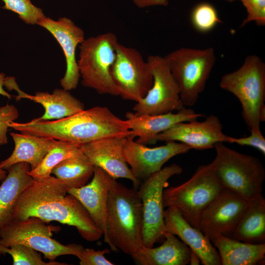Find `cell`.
Returning <instances> with one entry per match:
<instances>
[{"instance_id": "cell-11", "label": "cell", "mask_w": 265, "mask_h": 265, "mask_svg": "<svg viewBox=\"0 0 265 265\" xmlns=\"http://www.w3.org/2000/svg\"><path fill=\"white\" fill-rule=\"evenodd\" d=\"M116 57L111 75L123 99L138 103L147 94L153 82L149 64L136 49L118 41L115 45Z\"/></svg>"}, {"instance_id": "cell-8", "label": "cell", "mask_w": 265, "mask_h": 265, "mask_svg": "<svg viewBox=\"0 0 265 265\" xmlns=\"http://www.w3.org/2000/svg\"><path fill=\"white\" fill-rule=\"evenodd\" d=\"M117 41L113 33L106 32L85 39L79 45L77 63L84 86L100 94L118 96L111 75Z\"/></svg>"}, {"instance_id": "cell-13", "label": "cell", "mask_w": 265, "mask_h": 265, "mask_svg": "<svg viewBox=\"0 0 265 265\" xmlns=\"http://www.w3.org/2000/svg\"><path fill=\"white\" fill-rule=\"evenodd\" d=\"M248 203L240 195L224 188L203 212L198 229L210 240L218 235L229 237Z\"/></svg>"}, {"instance_id": "cell-38", "label": "cell", "mask_w": 265, "mask_h": 265, "mask_svg": "<svg viewBox=\"0 0 265 265\" xmlns=\"http://www.w3.org/2000/svg\"><path fill=\"white\" fill-rule=\"evenodd\" d=\"M5 170L0 168V182L3 181L6 176Z\"/></svg>"}, {"instance_id": "cell-35", "label": "cell", "mask_w": 265, "mask_h": 265, "mask_svg": "<svg viewBox=\"0 0 265 265\" xmlns=\"http://www.w3.org/2000/svg\"><path fill=\"white\" fill-rule=\"evenodd\" d=\"M108 249L95 250L92 248H83L78 257L80 265H113L114 264L108 260L105 255L109 253Z\"/></svg>"}, {"instance_id": "cell-24", "label": "cell", "mask_w": 265, "mask_h": 265, "mask_svg": "<svg viewBox=\"0 0 265 265\" xmlns=\"http://www.w3.org/2000/svg\"><path fill=\"white\" fill-rule=\"evenodd\" d=\"M14 142L11 155L0 162V168L8 170L14 164L22 162L30 165V170L37 167L52 147L54 139L23 133L12 132Z\"/></svg>"}, {"instance_id": "cell-32", "label": "cell", "mask_w": 265, "mask_h": 265, "mask_svg": "<svg viewBox=\"0 0 265 265\" xmlns=\"http://www.w3.org/2000/svg\"><path fill=\"white\" fill-rule=\"evenodd\" d=\"M247 11V16L241 26L250 22H255L258 26L265 25V0H240Z\"/></svg>"}, {"instance_id": "cell-21", "label": "cell", "mask_w": 265, "mask_h": 265, "mask_svg": "<svg viewBox=\"0 0 265 265\" xmlns=\"http://www.w3.org/2000/svg\"><path fill=\"white\" fill-rule=\"evenodd\" d=\"M4 86L8 90H15L17 92L18 95L15 96L17 101L26 99L41 104L45 112L41 117L37 118L40 120L61 119L84 109V106L80 100L63 88L55 89L51 94L37 92L32 95L21 90L15 78L12 77L5 78Z\"/></svg>"}, {"instance_id": "cell-22", "label": "cell", "mask_w": 265, "mask_h": 265, "mask_svg": "<svg viewBox=\"0 0 265 265\" xmlns=\"http://www.w3.org/2000/svg\"><path fill=\"white\" fill-rule=\"evenodd\" d=\"M191 250L175 235L166 232L162 244L157 247L143 246L132 256L140 265H186L190 263Z\"/></svg>"}, {"instance_id": "cell-7", "label": "cell", "mask_w": 265, "mask_h": 265, "mask_svg": "<svg viewBox=\"0 0 265 265\" xmlns=\"http://www.w3.org/2000/svg\"><path fill=\"white\" fill-rule=\"evenodd\" d=\"M164 58L178 86L183 105L194 106L205 88L215 64L213 48H181Z\"/></svg>"}, {"instance_id": "cell-12", "label": "cell", "mask_w": 265, "mask_h": 265, "mask_svg": "<svg viewBox=\"0 0 265 265\" xmlns=\"http://www.w3.org/2000/svg\"><path fill=\"white\" fill-rule=\"evenodd\" d=\"M153 77L152 87L133 107L137 114H158L178 111L185 107L178 86L164 57L152 55L147 58Z\"/></svg>"}, {"instance_id": "cell-27", "label": "cell", "mask_w": 265, "mask_h": 265, "mask_svg": "<svg viewBox=\"0 0 265 265\" xmlns=\"http://www.w3.org/2000/svg\"><path fill=\"white\" fill-rule=\"evenodd\" d=\"M94 166L80 149L64 159L52 170L53 174L68 189L78 188L85 185L93 175Z\"/></svg>"}, {"instance_id": "cell-20", "label": "cell", "mask_w": 265, "mask_h": 265, "mask_svg": "<svg viewBox=\"0 0 265 265\" xmlns=\"http://www.w3.org/2000/svg\"><path fill=\"white\" fill-rule=\"evenodd\" d=\"M91 182L78 188L67 190L89 212L96 225L106 236V218L109 191L115 179L102 168L94 166Z\"/></svg>"}, {"instance_id": "cell-15", "label": "cell", "mask_w": 265, "mask_h": 265, "mask_svg": "<svg viewBox=\"0 0 265 265\" xmlns=\"http://www.w3.org/2000/svg\"><path fill=\"white\" fill-rule=\"evenodd\" d=\"M219 118L214 114L202 121L197 119L178 123L155 138V142L173 141L182 143L190 149L203 150L214 148L219 143H228L230 136L225 134Z\"/></svg>"}, {"instance_id": "cell-6", "label": "cell", "mask_w": 265, "mask_h": 265, "mask_svg": "<svg viewBox=\"0 0 265 265\" xmlns=\"http://www.w3.org/2000/svg\"><path fill=\"white\" fill-rule=\"evenodd\" d=\"M223 188L210 164H203L186 182L164 189L163 206L177 208L190 224L198 229L203 212Z\"/></svg>"}, {"instance_id": "cell-39", "label": "cell", "mask_w": 265, "mask_h": 265, "mask_svg": "<svg viewBox=\"0 0 265 265\" xmlns=\"http://www.w3.org/2000/svg\"><path fill=\"white\" fill-rule=\"evenodd\" d=\"M226 1H228V2H233L235 0H226Z\"/></svg>"}, {"instance_id": "cell-18", "label": "cell", "mask_w": 265, "mask_h": 265, "mask_svg": "<svg viewBox=\"0 0 265 265\" xmlns=\"http://www.w3.org/2000/svg\"><path fill=\"white\" fill-rule=\"evenodd\" d=\"M166 232L178 236L204 265H221L219 254L211 241L198 229L190 224L173 206L164 211Z\"/></svg>"}, {"instance_id": "cell-2", "label": "cell", "mask_w": 265, "mask_h": 265, "mask_svg": "<svg viewBox=\"0 0 265 265\" xmlns=\"http://www.w3.org/2000/svg\"><path fill=\"white\" fill-rule=\"evenodd\" d=\"M9 128L21 133L44 136L81 145L101 138L128 137V122L106 106H96L54 121L37 118L26 123L10 122Z\"/></svg>"}, {"instance_id": "cell-10", "label": "cell", "mask_w": 265, "mask_h": 265, "mask_svg": "<svg viewBox=\"0 0 265 265\" xmlns=\"http://www.w3.org/2000/svg\"><path fill=\"white\" fill-rule=\"evenodd\" d=\"M182 171V168L177 164L167 166L143 181L137 189L142 204L143 245L145 247H153L155 243L164 239L166 231L164 222L163 190L169 179Z\"/></svg>"}, {"instance_id": "cell-26", "label": "cell", "mask_w": 265, "mask_h": 265, "mask_svg": "<svg viewBox=\"0 0 265 265\" xmlns=\"http://www.w3.org/2000/svg\"><path fill=\"white\" fill-rule=\"evenodd\" d=\"M252 243L265 240V199L262 194L248 201L247 206L229 237Z\"/></svg>"}, {"instance_id": "cell-36", "label": "cell", "mask_w": 265, "mask_h": 265, "mask_svg": "<svg viewBox=\"0 0 265 265\" xmlns=\"http://www.w3.org/2000/svg\"><path fill=\"white\" fill-rule=\"evenodd\" d=\"M132 1L136 6L140 8L154 6H166L169 3L168 0H132Z\"/></svg>"}, {"instance_id": "cell-1", "label": "cell", "mask_w": 265, "mask_h": 265, "mask_svg": "<svg viewBox=\"0 0 265 265\" xmlns=\"http://www.w3.org/2000/svg\"><path fill=\"white\" fill-rule=\"evenodd\" d=\"M36 217L48 223L56 221L76 227L88 241L98 240L103 231L89 212L55 177L34 181L19 196L13 212V220Z\"/></svg>"}, {"instance_id": "cell-19", "label": "cell", "mask_w": 265, "mask_h": 265, "mask_svg": "<svg viewBox=\"0 0 265 265\" xmlns=\"http://www.w3.org/2000/svg\"><path fill=\"white\" fill-rule=\"evenodd\" d=\"M204 116L202 113L185 107L175 113L137 114L128 112L126 114L131 131L129 137L132 139L137 137L136 141L144 144L156 143L157 135L178 123L198 119Z\"/></svg>"}, {"instance_id": "cell-30", "label": "cell", "mask_w": 265, "mask_h": 265, "mask_svg": "<svg viewBox=\"0 0 265 265\" xmlns=\"http://www.w3.org/2000/svg\"><path fill=\"white\" fill-rule=\"evenodd\" d=\"M9 254L14 265H65L64 263L55 261L44 262L36 250L22 244H15L9 247L3 246V255Z\"/></svg>"}, {"instance_id": "cell-34", "label": "cell", "mask_w": 265, "mask_h": 265, "mask_svg": "<svg viewBox=\"0 0 265 265\" xmlns=\"http://www.w3.org/2000/svg\"><path fill=\"white\" fill-rule=\"evenodd\" d=\"M249 130L250 134L247 136L237 138L230 136L228 143L254 147L265 154V137L260 128Z\"/></svg>"}, {"instance_id": "cell-16", "label": "cell", "mask_w": 265, "mask_h": 265, "mask_svg": "<svg viewBox=\"0 0 265 265\" xmlns=\"http://www.w3.org/2000/svg\"><path fill=\"white\" fill-rule=\"evenodd\" d=\"M37 25L53 35L63 52L66 70L60 80L61 87L67 91L76 89L80 78L76 51L77 47L85 39L83 30L67 17L60 18L55 21L45 16L38 21Z\"/></svg>"}, {"instance_id": "cell-17", "label": "cell", "mask_w": 265, "mask_h": 265, "mask_svg": "<svg viewBox=\"0 0 265 265\" xmlns=\"http://www.w3.org/2000/svg\"><path fill=\"white\" fill-rule=\"evenodd\" d=\"M127 137L114 136L96 140L80 145L82 152L94 166L102 168L113 178L130 180L134 188L140 182L134 176L124 155Z\"/></svg>"}, {"instance_id": "cell-9", "label": "cell", "mask_w": 265, "mask_h": 265, "mask_svg": "<svg viewBox=\"0 0 265 265\" xmlns=\"http://www.w3.org/2000/svg\"><path fill=\"white\" fill-rule=\"evenodd\" d=\"M46 223L36 217L12 220L0 230V245L6 247L24 245L41 252L50 261L62 255L78 257L84 247L76 243L64 245L53 238L52 232L57 227Z\"/></svg>"}, {"instance_id": "cell-31", "label": "cell", "mask_w": 265, "mask_h": 265, "mask_svg": "<svg viewBox=\"0 0 265 265\" xmlns=\"http://www.w3.org/2000/svg\"><path fill=\"white\" fill-rule=\"evenodd\" d=\"M2 8L17 14L26 24L37 25L38 21L45 17L42 10L32 4L30 0H1Z\"/></svg>"}, {"instance_id": "cell-37", "label": "cell", "mask_w": 265, "mask_h": 265, "mask_svg": "<svg viewBox=\"0 0 265 265\" xmlns=\"http://www.w3.org/2000/svg\"><path fill=\"white\" fill-rule=\"evenodd\" d=\"M5 78V74L4 73H0V95L8 99H11V95L7 93L3 88Z\"/></svg>"}, {"instance_id": "cell-5", "label": "cell", "mask_w": 265, "mask_h": 265, "mask_svg": "<svg viewBox=\"0 0 265 265\" xmlns=\"http://www.w3.org/2000/svg\"><path fill=\"white\" fill-rule=\"evenodd\" d=\"M215 157L210 163L224 188L247 201L262 194L265 169L259 159L216 144Z\"/></svg>"}, {"instance_id": "cell-4", "label": "cell", "mask_w": 265, "mask_h": 265, "mask_svg": "<svg viewBox=\"0 0 265 265\" xmlns=\"http://www.w3.org/2000/svg\"><path fill=\"white\" fill-rule=\"evenodd\" d=\"M219 86L238 98L249 129L260 128L265 121V63L262 59L256 55L247 56L238 69L222 77Z\"/></svg>"}, {"instance_id": "cell-25", "label": "cell", "mask_w": 265, "mask_h": 265, "mask_svg": "<svg viewBox=\"0 0 265 265\" xmlns=\"http://www.w3.org/2000/svg\"><path fill=\"white\" fill-rule=\"evenodd\" d=\"M210 240L217 249L221 265H255L265 258V243L245 242L223 235Z\"/></svg>"}, {"instance_id": "cell-28", "label": "cell", "mask_w": 265, "mask_h": 265, "mask_svg": "<svg viewBox=\"0 0 265 265\" xmlns=\"http://www.w3.org/2000/svg\"><path fill=\"white\" fill-rule=\"evenodd\" d=\"M80 145L54 139L53 145L40 164L30 170L29 174L35 180H41L50 177L53 169L64 159L72 156Z\"/></svg>"}, {"instance_id": "cell-3", "label": "cell", "mask_w": 265, "mask_h": 265, "mask_svg": "<svg viewBox=\"0 0 265 265\" xmlns=\"http://www.w3.org/2000/svg\"><path fill=\"white\" fill-rule=\"evenodd\" d=\"M142 204L137 189L115 179L109 191L104 241L114 252L132 256L143 246Z\"/></svg>"}, {"instance_id": "cell-29", "label": "cell", "mask_w": 265, "mask_h": 265, "mask_svg": "<svg viewBox=\"0 0 265 265\" xmlns=\"http://www.w3.org/2000/svg\"><path fill=\"white\" fill-rule=\"evenodd\" d=\"M193 27L200 32H207L222 22L215 8L211 4L203 2L197 4L191 13Z\"/></svg>"}, {"instance_id": "cell-23", "label": "cell", "mask_w": 265, "mask_h": 265, "mask_svg": "<svg viewBox=\"0 0 265 265\" xmlns=\"http://www.w3.org/2000/svg\"><path fill=\"white\" fill-rule=\"evenodd\" d=\"M30 165L22 162L12 165L0 186V230L13 220V212L20 195L34 179Z\"/></svg>"}, {"instance_id": "cell-14", "label": "cell", "mask_w": 265, "mask_h": 265, "mask_svg": "<svg viewBox=\"0 0 265 265\" xmlns=\"http://www.w3.org/2000/svg\"><path fill=\"white\" fill-rule=\"evenodd\" d=\"M190 149L182 143L173 141L150 148L128 136L124 143V155L133 175L140 182L160 170L173 157Z\"/></svg>"}, {"instance_id": "cell-33", "label": "cell", "mask_w": 265, "mask_h": 265, "mask_svg": "<svg viewBox=\"0 0 265 265\" xmlns=\"http://www.w3.org/2000/svg\"><path fill=\"white\" fill-rule=\"evenodd\" d=\"M18 116V110L13 105L7 104L0 106V145L8 143L7 133L9 124L16 120Z\"/></svg>"}]
</instances>
